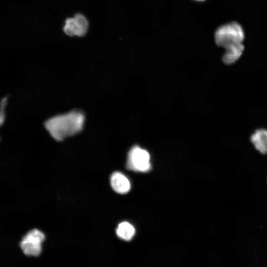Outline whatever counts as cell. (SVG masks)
<instances>
[{
	"instance_id": "obj_1",
	"label": "cell",
	"mask_w": 267,
	"mask_h": 267,
	"mask_svg": "<svg viewBox=\"0 0 267 267\" xmlns=\"http://www.w3.org/2000/svg\"><path fill=\"white\" fill-rule=\"evenodd\" d=\"M84 122L83 113L75 110L48 119L45 123V127L53 138L61 141L80 132Z\"/></svg>"
},
{
	"instance_id": "obj_2",
	"label": "cell",
	"mask_w": 267,
	"mask_h": 267,
	"mask_svg": "<svg viewBox=\"0 0 267 267\" xmlns=\"http://www.w3.org/2000/svg\"><path fill=\"white\" fill-rule=\"evenodd\" d=\"M244 39V33L242 28L235 22L220 26L215 34L216 44L224 48L232 44L242 43Z\"/></svg>"
},
{
	"instance_id": "obj_3",
	"label": "cell",
	"mask_w": 267,
	"mask_h": 267,
	"mask_svg": "<svg viewBox=\"0 0 267 267\" xmlns=\"http://www.w3.org/2000/svg\"><path fill=\"white\" fill-rule=\"evenodd\" d=\"M45 236L40 230L33 229L22 238L20 246L23 252L27 256H38L42 251V245Z\"/></svg>"
},
{
	"instance_id": "obj_4",
	"label": "cell",
	"mask_w": 267,
	"mask_h": 267,
	"mask_svg": "<svg viewBox=\"0 0 267 267\" xmlns=\"http://www.w3.org/2000/svg\"><path fill=\"white\" fill-rule=\"evenodd\" d=\"M150 155L148 152L138 146H134L130 150L126 167L128 169L144 172L150 168Z\"/></svg>"
},
{
	"instance_id": "obj_5",
	"label": "cell",
	"mask_w": 267,
	"mask_h": 267,
	"mask_svg": "<svg viewBox=\"0 0 267 267\" xmlns=\"http://www.w3.org/2000/svg\"><path fill=\"white\" fill-rule=\"evenodd\" d=\"M110 184L113 189L118 193L125 194L131 188V184L128 178L122 173L115 172L110 178Z\"/></svg>"
},
{
	"instance_id": "obj_6",
	"label": "cell",
	"mask_w": 267,
	"mask_h": 267,
	"mask_svg": "<svg viewBox=\"0 0 267 267\" xmlns=\"http://www.w3.org/2000/svg\"><path fill=\"white\" fill-rule=\"evenodd\" d=\"M225 49L222 60L227 65L233 64L237 61L242 55L244 46L242 43H236L227 46Z\"/></svg>"
},
{
	"instance_id": "obj_7",
	"label": "cell",
	"mask_w": 267,
	"mask_h": 267,
	"mask_svg": "<svg viewBox=\"0 0 267 267\" xmlns=\"http://www.w3.org/2000/svg\"><path fill=\"white\" fill-rule=\"evenodd\" d=\"M250 140L255 148L260 153H267V130H256L251 135Z\"/></svg>"
},
{
	"instance_id": "obj_8",
	"label": "cell",
	"mask_w": 267,
	"mask_h": 267,
	"mask_svg": "<svg viewBox=\"0 0 267 267\" xmlns=\"http://www.w3.org/2000/svg\"><path fill=\"white\" fill-rule=\"evenodd\" d=\"M135 233L134 227L129 222H124L119 224L116 229V234L121 239L129 241L132 239Z\"/></svg>"
},
{
	"instance_id": "obj_9",
	"label": "cell",
	"mask_w": 267,
	"mask_h": 267,
	"mask_svg": "<svg viewBox=\"0 0 267 267\" xmlns=\"http://www.w3.org/2000/svg\"><path fill=\"white\" fill-rule=\"evenodd\" d=\"M76 25L75 36L82 37L87 33L89 23L86 17L81 14H76L74 17Z\"/></svg>"
},
{
	"instance_id": "obj_10",
	"label": "cell",
	"mask_w": 267,
	"mask_h": 267,
	"mask_svg": "<svg viewBox=\"0 0 267 267\" xmlns=\"http://www.w3.org/2000/svg\"><path fill=\"white\" fill-rule=\"evenodd\" d=\"M63 30L69 36H75L76 25L74 18H69L66 19Z\"/></svg>"
},
{
	"instance_id": "obj_11",
	"label": "cell",
	"mask_w": 267,
	"mask_h": 267,
	"mask_svg": "<svg viewBox=\"0 0 267 267\" xmlns=\"http://www.w3.org/2000/svg\"><path fill=\"white\" fill-rule=\"evenodd\" d=\"M7 103V97L3 98L0 103V126L2 125L4 120V108Z\"/></svg>"
},
{
	"instance_id": "obj_12",
	"label": "cell",
	"mask_w": 267,
	"mask_h": 267,
	"mask_svg": "<svg viewBox=\"0 0 267 267\" xmlns=\"http://www.w3.org/2000/svg\"><path fill=\"white\" fill-rule=\"evenodd\" d=\"M198 0V1H203V0Z\"/></svg>"
}]
</instances>
